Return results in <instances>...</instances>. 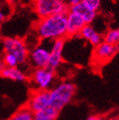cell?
<instances>
[{"label":"cell","instance_id":"1","mask_svg":"<svg viewBox=\"0 0 119 120\" xmlns=\"http://www.w3.org/2000/svg\"><path fill=\"white\" fill-rule=\"evenodd\" d=\"M36 33L40 39L56 40L67 37V14L41 18L36 25Z\"/></svg>","mask_w":119,"mask_h":120},{"label":"cell","instance_id":"2","mask_svg":"<svg viewBox=\"0 0 119 120\" xmlns=\"http://www.w3.org/2000/svg\"><path fill=\"white\" fill-rule=\"evenodd\" d=\"M76 86L71 82H62L49 91V106L60 112L73 99Z\"/></svg>","mask_w":119,"mask_h":120},{"label":"cell","instance_id":"3","mask_svg":"<svg viewBox=\"0 0 119 120\" xmlns=\"http://www.w3.org/2000/svg\"><path fill=\"white\" fill-rule=\"evenodd\" d=\"M34 7L40 18L67 14L69 11V7L64 0H34Z\"/></svg>","mask_w":119,"mask_h":120},{"label":"cell","instance_id":"4","mask_svg":"<svg viewBox=\"0 0 119 120\" xmlns=\"http://www.w3.org/2000/svg\"><path fill=\"white\" fill-rule=\"evenodd\" d=\"M3 49L5 54H10L17 59L19 64H23L28 58V48L25 41L19 38H6L3 41Z\"/></svg>","mask_w":119,"mask_h":120},{"label":"cell","instance_id":"5","mask_svg":"<svg viewBox=\"0 0 119 120\" xmlns=\"http://www.w3.org/2000/svg\"><path fill=\"white\" fill-rule=\"evenodd\" d=\"M51 47L48 48V45H46V39L43 40L38 45L33 47L28 54L30 64L36 69L48 67Z\"/></svg>","mask_w":119,"mask_h":120},{"label":"cell","instance_id":"6","mask_svg":"<svg viewBox=\"0 0 119 120\" xmlns=\"http://www.w3.org/2000/svg\"><path fill=\"white\" fill-rule=\"evenodd\" d=\"M32 80L39 90H48L54 83L55 72L48 67L35 69L32 74Z\"/></svg>","mask_w":119,"mask_h":120},{"label":"cell","instance_id":"7","mask_svg":"<svg viewBox=\"0 0 119 120\" xmlns=\"http://www.w3.org/2000/svg\"><path fill=\"white\" fill-rule=\"evenodd\" d=\"M65 46V38L54 40L49 54L48 68L55 71L60 67L63 60V49Z\"/></svg>","mask_w":119,"mask_h":120},{"label":"cell","instance_id":"8","mask_svg":"<svg viewBox=\"0 0 119 120\" xmlns=\"http://www.w3.org/2000/svg\"><path fill=\"white\" fill-rule=\"evenodd\" d=\"M49 106V91L48 90H38L32 94L28 103V108L32 112L41 111Z\"/></svg>","mask_w":119,"mask_h":120},{"label":"cell","instance_id":"9","mask_svg":"<svg viewBox=\"0 0 119 120\" xmlns=\"http://www.w3.org/2000/svg\"><path fill=\"white\" fill-rule=\"evenodd\" d=\"M119 50V45L107 44L105 42H101L100 44L95 46L94 51V59L100 62H106L111 60Z\"/></svg>","mask_w":119,"mask_h":120},{"label":"cell","instance_id":"10","mask_svg":"<svg viewBox=\"0 0 119 120\" xmlns=\"http://www.w3.org/2000/svg\"><path fill=\"white\" fill-rule=\"evenodd\" d=\"M86 25L83 19L79 15L68 11L67 14V33L69 37L78 35Z\"/></svg>","mask_w":119,"mask_h":120},{"label":"cell","instance_id":"11","mask_svg":"<svg viewBox=\"0 0 119 120\" xmlns=\"http://www.w3.org/2000/svg\"><path fill=\"white\" fill-rule=\"evenodd\" d=\"M78 35L83 38L84 39L88 40L94 47L99 45L101 42H103L102 36L95 31V29L91 24H86L80 31Z\"/></svg>","mask_w":119,"mask_h":120},{"label":"cell","instance_id":"12","mask_svg":"<svg viewBox=\"0 0 119 120\" xmlns=\"http://www.w3.org/2000/svg\"><path fill=\"white\" fill-rule=\"evenodd\" d=\"M69 11L79 15L83 19V21L86 24H91L95 19L97 15V12L90 10L82 3L75 5V6L70 7L69 8Z\"/></svg>","mask_w":119,"mask_h":120},{"label":"cell","instance_id":"13","mask_svg":"<svg viewBox=\"0 0 119 120\" xmlns=\"http://www.w3.org/2000/svg\"><path fill=\"white\" fill-rule=\"evenodd\" d=\"M0 76L15 82H24L26 79V74L18 67H5L0 73Z\"/></svg>","mask_w":119,"mask_h":120},{"label":"cell","instance_id":"14","mask_svg":"<svg viewBox=\"0 0 119 120\" xmlns=\"http://www.w3.org/2000/svg\"><path fill=\"white\" fill-rule=\"evenodd\" d=\"M59 116V112L51 106L33 112V120H55Z\"/></svg>","mask_w":119,"mask_h":120},{"label":"cell","instance_id":"15","mask_svg":"<svg viewBox=\"0 0 119 120\" xmlns=\"http://www.w3.org/2000/svg\"><path fill=\"white\" fill-rule=\"evenodd\" d=\"M9 120H33V112L28 107H23L16 112Z\"/></svg>","mask_w":119,"mask_h":120},{"label":"cell","instance_id":"16","mask_svg":"<svg viewBox=\"0 0 119 120\" xmlns=\"http://www.w3.org/2000/svg\"><path fill=\"white\" fill-rule=\"evenodd\" d=\"M103 40L107 44L119 45V29H112L108 31L105 35Z\"/></svg>","mask_w":119,"mask_h":120},{"label":"cell","instance_id":"17","mask_svg":"<svg viewBox=\"0 0 119 120\" xmlns=\"http://www.w3.org/2000/svg\"><path fill=\"white\" fill-rule=\"evenodd\" d=\"M10 14V4L5 0H0V23L6 20Z\"/></svg>","mask_w":119,"mask_h":120},{"label":"cell","instance_id":"18","mask_svg":"<svg viewBox=\"0 0 119 120\" xmlns=\"http://www.w3.org/2000/svg\"><path fill=\"white\" fill-rule=\"evenodd\" d=\"M82 4L90 10L97 12L100 7L101 0H82Z\"/></svg>","mask_w":119,"mask_h":120},{"label":"cell","instance_id":"19","mask_svg":"<svg viewBox=\"0 0 119 120\" xmlns=\"http://www.w3.org/2000/svg\"><path fill=\"white\" fill-rule=\"evenodd\" d=\"M3 60H4L6 67H17L19 65L17 59L10 54H5L3 58Z\"/></svg>","mask_w":119,"mask_h":120},{"label":"cell","instance_id":"20","mask_svg":"<svg viewBox=\"0 0 119 120\" xmlns=\"http://www.w3.org/2000/svg\"><path fill=\"white\" fill-rule=\"evenodd\" d=\"M64 2L67 4V5L69 8L72 7V6H75V5L78 4L82 3V0H64Z\"/></svg>","mask_w":119,"mask_h":120},{"label":"cell","instance_id":"21","mask_svg":"<svg viewBox=\"0 0 119 120\" xmlns=\"http://www.w3.org/2000/svg\"><path fill=\"white\" fill-rule=\"evenodd\" d=\"M5 67H6V66H5L4 62V60H0V73L2 72V71L4 69Z\"/></svg>","mask_w":119,"mask_h":120},{"label":"cell","instance_id":"22","mask_svg":"<svg viewBox=\"0 0 119 120\" xmlns=\"http://www.w3.org/2000/svg\"><path fill=\"white\" fill-rule=\"evenodd\" d=\"M88 120H103L101 117H96V116H91L88 118Z\"/></svg>","mask_w":119,"mask_h":120},{"label":"cell","instance_id":"23","mask_svg":"<svg viewBox=\"0 0 119 120\" xmlns=\"http://www.w3.org/2000/svg\"><path fill=\"white\" fill-rule=\"evenodd\" d=\"M20 1H21V0H8L9 4H17Z\"/></svg>","mask_w":119,"mask_h":120},{"label":"cell","instance_id":"24","mask_svg":"<svg viewBox=\"0 0 119 120\" xmlns=\"http://www.w3.org/2000/svg\"><path fill=\"white\" fill-rule=\"evenodd\" d=\"M110 120H118V119H117V118H111Z\"/></svg>","mask_w":119,"mask_h":120}]
</instances>
